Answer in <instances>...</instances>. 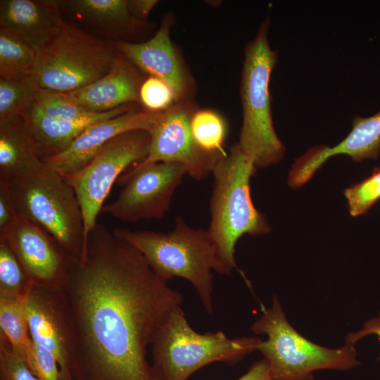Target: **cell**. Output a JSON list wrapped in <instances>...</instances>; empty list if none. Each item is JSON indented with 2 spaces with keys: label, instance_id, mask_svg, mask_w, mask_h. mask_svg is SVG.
I'll list each match as a JSON object with an SVG mask.
<instances>
[{
  "label": "cell",
  "instance_id": "obj_1",
  "mask_svg": "<svg viewBox=\"0 0 380 380\" xmlns=\"http://www.w3.org/2000/svg\"><path fill=\"white\" fill-rule=\"evenodd\" d=\"M133 246L96 223L60 289L70 322L71 380H159L147 360L182 293Z\"/></svg>",
  "mask_w": 380,
  "mask_h": 380
},
{
  "label": "cell",
  "instance_id": "obj_2",
  "mask_svg": "<svg viewBox=\"0 0 380 380\" xmlns=\"http://www.w3.org/2000/svg\"><path fill=\"white\" fill-rule=\"evenodd\" d=\"M112 232L137 248L161 278L170 281L180 277L190 282L205 311L213 313L212 270L220 274L226 272L208 229L194 228L177 216L174 229L167 233L126 228Z\"/></svg>",
  "mask_w": 380,
  "mask_h": 380
},
{
  "label": "cell",
  "instance_id": "obj_3",
  "mask_svg": "<svg viewBox=\"0 0 380 380\" xmlns=\"http://www.w3.org/2000/svg\"><path fill=\"white\" fill-rule=\"evenodd\" d=\"M255 170L253 160L238 144L217 159L212 170L214 184L208 230L227 275L237 269L238 240L244 234L260 236L271 231L265 215L251 199L250 180Z\"/></svg>",
  "mask_w": 380,
  "mask_h": 380
},
{
  "label": "cell",
  "instance_id": "obj_4",
  "mask_svg": "<svg viewBox=\"0 0 380 380\" xmlns=\"http://www.w3.org/2000/svg\"><path fill=\"white\" fill-rule=\"evenodd\" d=\"M256 336L229 338L218 331L198 334L189 324L181 306L174 309L152 344V367L159 380H186L215 362L233 366L258 350Z\"/></svg>",
  "mask_w": 380,
  "mask_h": 380
},
{
  "label": "cell",
  "instance_id": "obj_5",
  "mask_svg": "<svg viewBox=\"0 0 380 380\" xmlns=\"http://www.w3.org/2000/svg\"><path fill=\"white\" fill-rule=\"evenodd\" d=\"M268 30L266 20L246 45L241 82L243 123L237 144L257 168L278 163L285 152L272 118L270 81L277 53L270 46Z\"/></svg>",
  "mask_w": 380,
  "mask_h": 380
},
{
  "label": "cell",
  "instance_id": "obj_6",
  "mask_svg": "<svg viewBox=\"0 0 380 380\" xmlns=\"http://www.w3.org/2000/svg\"><path fill=\"white\" fill-rule=\"evenodd\" d=\"M251 328L254 334L267 336L258 350L268 362L272 380H313L316 371H346L360 364L355 345L330 348L300 334L289 322L276 295L271 307L263 308Z\"/></svg>",
  "mask_w": 380,
  "mask_h": 380
},
{
  "label": "cell",
  "instance_id": "obj_7",
  "mask_svg": "<svg viewBox=\"0 0 380 380\" xmlns=\"http://www.w3.org/2000/svg\"><path fill=\"white\" fill-rule=\"evenodd\" d=\"M20 216L50 234L69 254L83 255V213L73 188L43 161L11 182Z\"/></svg>",
  "mask_w": 380,
  "mask_h": 380
},
{
  "label": "cell",
  "instance_id": "obj_8",
  "mask_svg": "<svg viewBox=\"0 0 380 380\" xmlns=\"http://www.w3.org/2000/svg\"><path fill=\"white\" fill-rule=\"evenodd\" d=\"M119 51L67 23L37 51L29 79L38 89L68 93L98 80L111 69Z\"/></svg>",
  "mask_w": 380,
  "mask_h": 380
},
{
  "label": "cell",
  "instance_id": "obj_9",
  "mask_svg": "<svg viewBox=\"0 0 380 380\" xmlns=\"http://www.w3.org/2000/svg\"><path fill=\"white\" fill-rule=\"evenodd\" d=\"M150 142L151 134L146 130L122 133L105 144L77 174L63 177L73 188L80 201L86 241L89 232L97 223V216L112 186L127 167L147 156Z\"/></svg>",
  "mask_w": 380,
  "mask_h": 380
},
{
  "label": "cell",
  "instance_id": "obj_10",
  "mask_svg": "<svg viewBox=\"0 0 380 380\" xmlns=\"http://www.w3.org/2000/svg\"><path fill=\"white\" fill-rule=\"evenodd\" d=\"M186 173L184 165L172 162L133 167L122 177L127 182L118 197L101 212L127 222L162 219Z\"/></svg>",
  "mask_w": 380,
  "mask_h": 380
},
{
  "label": "cell",
  "instance_id": "obj_11",
  "mask_svg": "<svg viewBox=\"0 0 380 380\" xmlns=\"http://www.w3.org/2000/svg\"><path fill=\"white\" fill-rule=\"evenodd\" d=\"M192 114L184 103L174 105L161 112L149 132L151 142L147 156L133 167L150 163H178L184 166L187 174L198 181L212 173L216 161L222 155L208 154L197 146L191 129Z\"/></svg>",
  "mask_w": 380,
  "mask_h": 380
},
{
  "label": "cell",
  "instance_id": "obj_12",
  "mask_svg": "<svg viewBox=\"0 0 380 380\" xmlns=\"http://www.w3.org/2000/svg\"><path fill=\"white\" fill-rule=\"evenodd\" d=\"M22 265L30 283L60 290L65 280L68 255L46 231L22 216L0 233Z\"/></svg>",
  "mask_w": 380,
  "mask_h": 380
},
{
  "label": "cell",
  "instance_id": "obj_13",
  "mask_svg": "<svg viewBox=\"0 0 380 380\" xmlns=\"http://www.w3.org/2000/svg\"><path fill=\"white\" fill-rule=\"evenodd\" d=\"M19 301L32 342L55 356L61 380H71L69 362L72 349V334L60 290L32 284Z\"/></svg>",
  "mask_w": 380,
  "mask_h": 380
},
{
  "label": "cell",
  "instance_id": "obj_14",
  "mask_svg": "<svg viewBox=\"0 0 380 380\" xmlns=\"http://www.w3.org/2000/svg\"><path fill=\"white\" fill-rule=\"evenodd\" d=\"M160 113L132 110L97 122L81 133L65 151L42 161L63 177L72 176L115 136L137 129L150 132Z\"/></svg>",
  "mask_w": 380,
  "mask_h": 380
},
{
  "label": "cell",
  "instance_id": "obj_15",
  "mask_svg": "<svg viewBox=\"0 0 380 380\" xmlns=\"http://www.w3.org/2000/svg\"><path fill=\"white\" fill-rule=\"evenodd\" d=\"M60 8L61 1L1 0L0 30L16 36L37 51L66 23Z\"/></svg>",
  "mask_w": 380,
  "mask_h": 380
},
{
  "label": "cell",
  "instance_id": "obj_16",
  "mask_svg": "<svg viewBox=\"0 0 380 380\" xmlns=\"http://www.w3.org/2000/svg\"><path fill=\"white\" fill-rule=\"evenodd\" d=\"M170 21L165 19L155 35L142 43L117 41L115 47L138 69L161 79L175 90L179 99L188 93V80L170 37Z\"/></svg>",
  "mask_w": 380,
  "mask_h": 380
},
{
  "label": "cell",
  "instance_id": "obj_17",
  "mask_svg": "<svg viewBox=\"0 0 380 380\" xmlns=\"http://www.w3.org/2000/svg\"><path fill=\"white\" fill-rule=\"evenodd\" d=\"M137 68L119 52L109 72L93 83L65 93L74 102L92 113H105L139 102L143 82Z\"/></svg>",
  "mask_w": 380,
  "mask_h": 380
},
{
  "label": "cell",
  "instance_id": "obj_18",
  "mask_svg": "<svg viewBox=\"0 0 380 380\" xmlns=\"http://www.w3.org/2000/svg\"><path fill=\"white\" fill-rule=\"evenodd\" d=\"M132 110V105H127L87 118L66 120L46 115L33 101L23 116L36 153L42 160L65 151L92 125Z\"/></svg>",
  "mask_w": 380,
  "mask_h": 380
},
{
  "label": "cell",
  "instance_id": "obj_19",
  "mask_svg": "<svg viewBox=\"0 0 380 380\" xmlns=\"http://www.w3.org/2000/svg\"><path fill=\"white\" fill-rule=\"evenodd\" d=\"M346 154L355 162L376 158L380 154V111L367 118L355 117L350 134L331 148L322 145L310 148L304 156L306 172L313 176L328 158Z\"/></svg>",
  "mask_w": 380,
  "mask_h": 380
},
{
  "label": "cell",
  "instance_id": "obj_20",
  "mask_svg": "<svg viewBox=\"0 0 380 380\" xmlns=\"http://www.w3.org/2000/svg\"><path fill=\"white\" fill-rule=\"evenodd\" d=\"M41 161L23 115L0 121V179L15 181Z\"/></svg>",
  "mask_w": 380,
  "mask_h": 380
},
{
  "label": "cell",
  "instance_id": "obj_21",
  "mask_svg": "<svg viewBox=\"0 0 380 380\" xmlns=\"http://www.w3.org/2000/svg\"><path fill=\"white\" fill-rule=\"evenodd\" d=\"M82 20L110 30L128 27L134 20L126 0H72L63 1Z\"/></svg>",
  "mask_w": 380,
  "mask_h": 380
},
{
  "label": "cell",
  "instance_id": "obj_22",
  "mask_svg": "<svg viewBox=\"0 0 380 380\" xmlns=\"http://www.w3.org/2000/svg\"><path fill=\"white\" fill-rule=\"evenodd\" d=\"M0 334L7 339L12 352L28 365L32 340L19 300L0 298Z\"/></svg>",
  "mask_w": 380,
  "mask_h": 380
},
{
  "label": "cell",
  "instance_id": "obj_23",
  "mask_svg": "<svg viewBox=\"0 0 380 380\" xmlns=\"http://www.w3.org/2000/svg\"><path fill=\"white\" fill-rule=\"evenodd\" d=\"M37 51L28 44L0 30V78H29L33 70Z\"/></svg>",
  "mask_w": 380,
  "mask_h": 380
},
{
  "label": "cell",
  "instance_id": "obj_24",
  "mask_svg": "<svg viewBox=\"0 0 380 380\" xmlns=\"http://www.w3.org/2000/svg\"><path fill=\"white\" fill-rule=\"evenodd\" d=\"M191 129L194 141L203 152L220 156L227 135V125L222 117L212 110H199L193 113Z\"/></svg>",
  "mask_w": 380,
  "mask_h": 380
},
{
  "label": "cell",
  "instance_id": "obj_25",
  "mask_svg": "<svg viewBox=\"0 0 380 380\" xmlns=\"http://www.w3.org/2000/svg\"><path fill=\"white\" fill-rule=\"evenodd\" d=\"M30 285L15 253L0 238V298L20 300Z\"/></svg>",
  "mask_w": 380,
  "mask_h": 380
},
{
  "label": "cell",
  "instance_id": "obj_26",
  "mask_svg": "<svg viewBox=\"0 0 380 380\" xmlns=\"http://www.w3.org/2000/svg\"><path fill=\"white\" fill-rule=\"evenodd\" d=\"M36 89L29 78H0V121L23 115L34 101Z\"/></svg>",
  "mask_w": 380,
  "mask_h": 380
},
{
  "label": "cell",
  "instance_id": "obj_27",
  "mask_svg": "<svg viewBox=\"0 0 380 380\" xmlns=\"http://www.w3.org/2000/svg\"><path fill=\"white\" fill-rule=\"evenodd\" d=\"M34 101L44 114L52 118L80 120L99 113L87 110L62 92L37 88Z\"/></svg>",
  "mask_w": 380,
  "mask_h": 380
},
{
  "label": "cell",
  "instance_id": "obj_28",
  "mask_svg": "<svg viewBox=\"0 0 380 380\" xmlns=\"http://www.w3.org/2000/svg\"><path fill=\"white\" fill-rule=\"evenodd\" d=\"M344 195L352 216L367 213L380 198V167L376 168L370 177L347 188Z\"/></svg>",
  "mask_w": 380,
  "mask_h": 380
},
{
  "label": "cell",
  "instance_id": "obj_29",
  "mask_svg": "<svg viewBox=\"0 0 380 380\" xmlns=\"http://www.w3.org/2000/svg\"><path fill=\"white\" fill-rule=\"evenodd\" d=\"M177 100L172 87L160 78L149 76L141 85L139 102L148 111L164 112L173 106Z\"/></svg>",
  "mask_w": 380,
  "mask_h": 380
},
{
  "label": "cell",
  "instance_id": "obj_30",
  "mask_svg": "<svg viewBox=\"0 0 380 380\" xmlns=\"http://www.w3.org/2000/svg\"><path fill=\"white\" fill-rule=\"evenodd\" d=\"M0 380H39L27 364L12 352L7 339L1 334Z\"/></svg>",
  "mask_w": 380,
  "mask_h": 380
},
{
  "label": "cell",
  "instance_id": "obj_31",
  "mask_svg": "<svg viewBox=\"0 0 380 380\" xmlns=\"http://www.w3.org/2000/svg\"><path fill=\"white\" fill-rule=\"evenodd\" d=\"M39 380H61L58 362L46 348L32 342V356L27 365Z\"/></svg>",
  "mask_w": 380,
  "mask_h": 380
},
{
  "label": "cell",
  "instance_id": "obj_32",
  "mask_svg": "<svg viewBox=\"0 0 380 380\" xmlns=\"http://www.w3.org/2000/svg\"><path fill=\"white\" fill-rule=\"evenodd\" d=\"M18 216L11 182L0 179V233L9 227Z\"/></svg>",
  "mask_w": 380,
  "mask_h": 380
},
{
  "label": "cell",
  "instance_id": "obj_33",
  "mask_svg": "<svg viewBox=\"0 0 380 380\" xmlns=\"http://www.w3.org/2000/svg\"><path fill=\"white\" fill-rule=\"evenodd\" d=\"M369 335L376 336L380 342V311L376 316L366 321L360 329L348 333L345 337V343L355 345Z\"/></svg>",
  "mask_w": 380,
  "mask_h": 380
},
{
  "label": "cell",
  "instance_id": "obj_34",
  "mask_svg": "<svg viewBox=\"0 0 380 380\" xmlns=\"http://www.w3.org/2000/svg\"><path fill=\"white\" fill-rule=\"evenodd\" d=\"M236 380H272L268 362L265 358L255 362L248 371Z\"/></svg>",
  "mask_w": 380,
  "mask_h": 380
},
{
  "label": "cell",
  "instance_id": "obj_35",
  "mask_svg": "<svg viewBox=\"0 0 380 380\" xmlns=\"http://www.w3.org/2000/svg\"><path fill=\"white\" fill-rule=\"evenodd\" d=\"M158 2L156 0L127 1L129 11L137 20L146 19Z\"/></svg>",
  "mask_w": 380,
  "mask_h": 380
}]
</instances>
